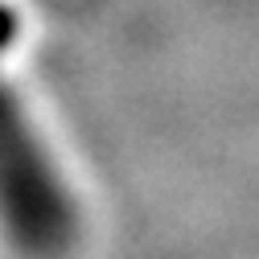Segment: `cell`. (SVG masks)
Returning a JSON list of instances; mask_svg holds the SVG:
<instances>
[{"label": "cell", "mask_w": 259, "mask_h": 259, "mask_svg": "<svg viewBox=\"0 0 259 259\" xmlns=\"http://www.w3.org/2000/svg\"><path fill=\"white\" fill-rule=\"evenodd\" d=\"M78 202L13 82L0 74V239L17 259H70Z\"/></svg>", "instance_id": "obj_1"}, {"label": "cell", "mask_w": 259, "mask_h": 259, "mask_svg": "<svg viewBox=\"0 0 259 259\" xmlns=\"http://www.w3.org/2000/svg\"><path fill=\"white\" fill-rule=\"evenodd\" d=\"M17 37H21V17L13 13V5L0 0V58L17 46Z\"/></svg>", "instance_id": "obj_2"}]
</instances>
